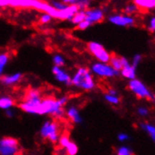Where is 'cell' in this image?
<instances>
[{
  "label": "cell",
  "instance_id": "603a6c76",
  "mask_svg": "<svg viewBox=\"0 0 155 155\" xmlns=\"http://www.w3.org/2000/svg\"><path fill=\"white\" fill-rule=\"evenodd\" d=\"M105 102L108 103L109 104L111 105H118L120 104V99L118 97V95H112V94H108V93H104V96Z\"/></svg>",
  "mask_w": 155,
  "mask_h": 155
},
{
  "label": "cell",
  "instance_id": "cb8c5ba5",
  "mask_svg": "<svg viewBox=\"0 0 155 155\" xmlns=\"http://www.w3.org/2000/svg\"><path fill=\"white\" fill-rule=\"evenodd\" d=\"M86 20V13L85 11H78L74 16L72 17V19L71 20V23L74 25H77L78 24H80L81 22H83Z\"/></svg>",
  "mask_w": 155,
  "mask_h": 155
},
{
  "label": "cell",
  "instance_id": "3957f363",
  "mask_svg": "<svg viewBox=\"0 0 155 155\" xmlns=\"http://www.w3.org/2000/svg\"><path fill=\"white\" fill-rule=\"evenodd\" d=\"M71 86L83 91H91L96 87V81L89 68L79 67L71 75Z\"/></svg>",
  "mask_w": 155,
  "mask_h": 155
},
{
  "label": "cell",
  "instance_id": "5b68a950",
  "mask_svg": "<svg viewBox=\"0 0 155 155\" xmlns=\"http://www.w3.org/2000/svg\"><path fill=\"white\" fill-rule=\"evenodd\" d=\"M39 134L41 139L48 140L53 144H56L58 142L61 135L59 124L54 120H46L41 124Z\"/></svg>",
  "mask_w": 155,
  "mask_h": 155
},
{
  "label": "cell",
  "instance_id": "484cf974",
  "mask_svg": "<svg viewBox=\"0 0 155 155\" xmlns=\"http://www.w3.org/2000/svg\"><path fill=\"white\" fill-rule=\"evenodd\" d=\"M71 142V138L68 134H62L59 137V140H58V146H59V149L64 150L66 149V147L69 145V143Z\"/></svg>",
  "mask_w": 155,
  "mask_h": 155
},
{
  "label": "cell",
  "instance_id": "f1b7e54d",
  "mask_svg": "<svg viewBox=\"0 0 155 155\" xmlns=\"http://www.w3.org/2000/svg\"><path fill=\"white\" fill-rule=\"evenodd\" d=\"M115 155H134V153H133V150L128 147V146L122 145L117 149Z\"/></svg>",
  "mask_w": 155,
  "mask_h": 155
},
{
  "label": "cell",
  "instance_id": "836d02e7",
  "mask_svg": "<svg viewBox=\"0 0 155 155\" xmlns=\"http://www.w3.org/2000/svg\"><path fill=\"white\" fill-rule=\"evenodd\" d=\"M117 140L120 141V142L124 143L126 141L130 140V135L128 134H126V133H120L117 135Z\"/></svg>",
  "mask_w": 155,
  "mask_h": 155
},
{
  "label": "cell",
  "instance_id": "e575fe53",
  "mask_svg": "<svg viewBox=\"0 0 155 155\" xmlns=\"http://www.w3.org/2000/svg\"><path fill=\"white\" fill-rule=\"evenodd\" d=\"M148 29L150 32L155 33V15L150 18L149 24H148Z\"/></svg>",
  "mask_w": 155,
  "mask_h": 155
},
{
  "label": "cell",
  "instance_id": "30bf717a",
  "mask_svg": "<svg viewBox=\"0 0 155 155\" xmlns=\"http://www.w3.org/2000/svg\"><path fill=\"white\" fill-rule=\"evenodd\" d=\"M108 22L117 26L129 27L134 25L135 19L134 16H129L121 13H113L108 16Z\"/></svg>",
  "mask_w": 155,
  "mask_h": 155
},
{
  "label": "cell",
  "instance_id": "d6986e66",
  "mask_svg": "<svg viewBox=\"0 0 155 155\" xmlns=\"http://www.w3.org/2000/svg\"><path fill=\"white\" fill-rule=\"evenodd\" d=\"M108 64L115 71L120 72V71L122 69V57L117 56V54H111V58L108 62Z\"/></svg>",
  "mask_w": 155,
  "mask_h": 155
},
{
  "label": "cell",
  "instance_id": "7a4b0ae2",
  "mask_svg": "<svg viewBox=\"0 0 155 155\" xmlns=\"http://www.w3.org/2000/svg\"><path fill=\"white\" fill-rule=\"evenodd\" d=\"M41 92L39 88L31 87L25 93L23 102L19 104V108L26 114L41 116V104L42 100Z\"/></svg>",
  "mask_w": 155,
  "mask_h": 155
},
{
  "label": "cell",
  "instance_id": "74e56055",
  "mask_svg": "<svg viewBox=\"0 0 155 155\" xmlns=\"http://www.w3.org/2000/svg\"><path fill=\"white\" fill-rule=\"evenodd\" d=\"M106 93H108V94H112V95H118V94H117V91L115 88H113V87L108 88L107 91H106Z\"/></svg>",
  "mask_w": 155,
  "mask_h": 155
},
{
  "label": "cell",
  "instance_id": "ffe728a7",
  "mask_svg": "<svg viewBox=\"0 0 155 155\" xmlns=\"http://www.w3.org/2000/svg\"><path fill=\"white\" fill-rule=\"evenodd\" d=\"M67 5H75L80 11H86L89 8L90 1L87 0H63Z\"/></svg>",
  "mask_w": 155,
  "mask_h": 155
},
{
  "label": "cell",
  "instance_id": "83f0119b",
  "mask_svg": "<svg viewBox=\"0 0 155 155\" xmlns=\"http://www.w3.org/2000/svg\"><path fill=\"white\" fill-rule=\"evenodd\" d=\"M49 3L54 8V10H57L58 12L64 11V10H66L67 7H68V5L64 1H58V0H53V1H50Z\"/></svg>",
  "mask_w": 155,
  "mask_h": 155
},
{
  "label": "cell",
  "instance_id": "d590c367",
  "mask_svg": "<svg viewBox=\"0 0 155 155\" xmlns=\"http://www.w3.org/2000/svg\"><path fill=\"white\" fill-rule=\"evenodd\" d=\"M137 113H138V115H139L140 117H147V116L149 115L150 111H149V109H148L147 107H145V106H140V107H138V109H137Z\"/></svg>",
  "mask_w": 155,
  "mask_h": 155
},
{
  "label": "cell",
  "instance_id": "ba28073f",
  "mask_svg": "<svg viewBox=\"0 0 155 155\" xmlns=\"http://www.w3.org/2000/svg\"><path fill=\"white\" fill-rule=\"evenodd\" d=\"M87 49L88 53L92 56L97 62L108 63L111 58V54L109 53L102 43L95 41H91L87 42Z\"/></svg>",
  "mask_w": 155,
  "mask_h": 155
},
{
  "label": "cell",
  "instance_id": "52a82bcc",
  "mask_svg": "<svg viewBox=\"0 0 155 155\" xmlns=\"http://www.w3.org/2000/svg\"><path fill=\"white\" fill-rule=\"evenodd\" d=\"M93 76H97L101 79H111L120 74V72L115 71L108 63L93 62L89 68Z\"/></svg>",
  "mask_w": 155,
  "mask_h": 155
},
{
  "label": "cell",
  "instance_id": "d4e9b609",
  "mask_svg": "<svg viewBox=\"0 0 155 155\" xmlns=\"http://www.w3.org/2000/svg\"><path fill=\"white\" fill-rule=\"evenodd\" d=\"M78 150H79V148H78L77 144L71 140L66 147V149L64 150L66 155H76L78 153Z\"/></svg>",
  "mask_w": 155,
  "mask_h": 155
},
{
  "label": "cell",
  "instance_id": "ac0fdd59",
  "mask_svg": "<svg viewBox=\"0 0 155 155\" xmlns=\"http://www.w3.org/2000/svg\"><path fill=\"white\" fill-rule=\"evenodd\" d=\"M11 56L8 52H0V77H2L5 74L6 67L10 62Z\"/></svg>",
  "mask_w": 155,
  "mask_h": 155
},
{
  "label": "cell",
  "instance_id": "277c9868",
  "mask_svg": "<svg viewBox=\"0 0 155 155\" xmlns=\"http://www.w3.org/2000/svg\"><path fill=\"white\" fill-rule=\"evenodd\" d=\"M41 116H51L54 120H63L66 117L65 108L58 104L57 98L52 96L43 97L41 104Z\"/></svg>",
  "mask_w": 155,
  "mask_h": 155
},
{
  "label": "cell",
  "instance_id": "7c38bea8",
  "mask_svg": "<svg viewBox=\"0 0 155 155\" xmlns=\"http://www.w3.org/2000/svg\"><path fill=\"white\" fill-rule=\"evenodd\" d=\"M52 74H53L54 79H56L58 83L63 84L65 86H71V75L64 68L53 66L52 67Z\"/></svg>",
  "mask_w": 155,
  "mask_h": 155
},
{
  "label": "cell",
  "instance_id": "8992f818",
  "mask_svg": "<svg viewBox=\"0 0 155 155\" xmlns=\"http://www.w3.org/2000/svg\"><path fill=\"white\" fill-rule=\"evenodd\" d=\"M128 88L132 93H134L139 99H147L150 102L155 103V95L150 90V88L146 86L143 82L137 78L129 81Z\"/></svg>",
  "mask_w": 155,
  "mask_h": 155
},
{
  "label": "cell",
  "instance_id": "9c48e42d",
  "mask_svg": "<svg viewBox=\"0 0 155 155\" xmlns=\"http://www.w3.org/2000/svg\"><path fill=\"white\" fill-rule=\"evenodd\" d=\"M21 150L20 143L12 136L0 138V155H18Z\"/></svg>",
  "mask_w": 155,
  "mask_h": 155
},
{
  "label": "cell",
  "instance_id": "4316f807",
  "mask_svg": "<svg viewBox=\"0 0 155 155\" xmlns=\"http://www.w3.org/2000/svg\"><path fill=\"white\" fill-rule=\"evenodd\" d=\"M138 12H139L138 8L136 7V5L134 2L127 4L124 8V14L129 15V16H133V14Z\"/></svg>",
  "mask_w": 155,
  "mask_h": 155
},
{
  "label": "cell",
  "instance_id": "9a60e30c",
  "mask_svg": "<svg viewBox=\"0 0 155 155\" xmlns=\"http://www.w3.org/2000/svg\"><path fill=\"white\" fill-rule=\"evenodd\" d=\"M23 80V74L20 71H16L11 74H4L0 77V83L5 87H13L20 83Z\"/></svg>",
  "mask_w": 155,
  "mask_h": 155
},
{
  "label": "cell",
  "instance_id": "7402d4cb",
  "mask_svg": "<svg viewBox=\"0 0 155 155\" xmlns=\"http://www.w3.org/2000/svg\"><path fill=\"white\" fill-rule=\"evenodd\" d=\"M52 62H53L54 66L60 67V68H63L66 64L65 58L63 57L61 54H54L52 57Z\"/></svg>",
  "mask_w": 155,
  "mask_h": 155
},
{
  "label": "cell",
  "instance_id": "5bb4252c",
  "mask_svg": "<svg viewBox=\"0 0 155 155\" xmlns=\"http://www.w3.org/2000/svg\"><path fill=\"white\" fill-rule=\"evenodd\" d=\"M65 117L72 123V124H81L83 122V117H82L79 109L76 105H69L65 108Z\"/></svg>",
  "mask_w": 155,
  "mask_h": 155
},
{
  "label": "cell",
  "instance_id": "4fadbf2b",
  "mask_svg": "<svg viewBox=\"0 0 155 155\" xmlns=\"http://www.w3.org/2000/svg\"><path fill=\"white\" fill-rule=\"evenodd\" d=\"M120 74L129 81L136 78V69L133 67L131 62L124 57H122V69L120 71Z\"/></svg>",
  "mask_w": 155,
  "mask_h": 155
},
{
  "label": "cell",
  "instance_id": "2e32d148",
  "mask_svg": "<svg viewBox=\"0 0 155 155\" xmlns=\"http://www.w3.org/2000/svg\"><path fill=\"white\" fill-rule=\"evenodd\" d=\"M15 106V100L8 96V95H2L0 96V109L1 110H8L12 109Z\"/></svg>",
  "mask_w": 155,
  "mask_h": 155
},
{
  "label": "cell",
  "instance_id": "e0dca14e",
  "mask_svg": "<svg viewBox=\"0 0 155 155\" xmlns=\"http://www.w3.org/2000/svg\"><path fill=\"white\" fill-rule=\"evenodd\" d=\"M134 3L142 11H152L155 10V0H134Z\"/></svg>",
  "mask_w": 155,
  "mask_h": 155
},
{
  "label": "cell",
  "instance_id": "d6a6232c",
  "mask_svg": "<svg viewBox=\"0 0 155 155\" xmlns=\"http://www.w3.org/2000/svg\"><path fill=\"white\" fill-rule=\"evenodd\" d=\"M58 99V104L62 106V107H66V105L68 104V103H69V100H70V98L67 96V95H63V96H60L59 98H57Z\"/></svg>",
  "mask_w": 155,
  "mask_h": 155
},
{
  "label": "cell",
  "instance_id": "1f68e13d",
  "mask_svg": "<svg viewBox=\"0 0 155 155\" xmlns=\"http://www.w3.org/2000/svg\"><path fill=\"white\" fill-rule=\"evenodd\" d=\"M90 26H91V25H90L87 21L85 20V21H83V22H81L80 24H78V25H76V28H77L78 30L84 31V30L88 29Z\"/></svg>",
  "mask_w": 155,
  "mask_h": 155
},
{
  "label": "cell",
  "instance_id": "8d00e7d4",
  "mask_svg": "<svg viewBox=\"0 0 155 155\" xmlns=\"http://www.w3.org/2000/svg\"><path fill=\"white\" fill-rule=\"evenodd\" d=\"M5 115L7 116V117L8 118H12L14 117L15 116V110L12 108V109H8V110H6L5 111Z\"/></svg>",
  "mask_w": 155,
  "mask_h": 155
},
{
  "label": "cell",
  "instance_id": "6da1fadb",
  "mask_svg": "<svg viewBox=\"0 0 155 155\" xmlns=\"http://www.w3.org/2000/svg\"><path fill=\"white\" fill-rule=\"evenodd\" d=\"M33 8L41 13H47L53 19H58L59 12L54 10L49 2L39 1V0H0V8Z\"/></svg>",
  "mask_w": 155,
  "mask_h": 155
},
{
  "label": "cell",
  "instance_id": "44dd1931",
  "mask_svg": "<svg viewBox=\"0 0 155 155\" xmlns=\"http://www.w3.org/2000/svg\"><path fill=\"white\" fill-rule=\"evenodd\" d=\"M140 127L144 132H146L150 136L152 141L155 143V125L148 123V122H145V123H141Z\"/></svg>",
  "mask_w": 155,
  "mask_h": 155
},
{
  "label": "cell",
  "instance_id": "4dcf8cb0",
  "mask_svg": "<svg viewBox=\"0 0 155 155\" xmlns=\"http://www.w3.org/2000/svg\"><path fill=\"white\" fill-rule=\"evenodd\" d=\"M142 60V57H141V54H136L134 56L133 59H132V62H131V65L133 67H134L135 69L137 68V66L140 64V62Z\"/></svg>",
  "mask_w": 155,
  "mask_h": 155
},
{
  "label": "cell",
  "instance_id": "f546056e",
  "mask_svg": "<svg viewBox=\"0 0 155 155\" xmlns=\"http://www.w3.org/2000/svg\"><path fill=\"white\" fill-rule=\"evenodd\" d=\"M54 19L52 18L51 15L47 14V13H41L40 17H39V23L41 25H48L50 24Z\"/></svg>",
  "mask_w": 155,
  "mask_h": 155
},
{
  "label": "cell",
  "instance_id": "8fae6325",
  "mask_svg": "<svg viewBox=\"0 0 155 155\" xmlns=\"http://www.w3.org/2000/svg\"><path fill=\"white\" fill-rule=\"evenodd\" d=\"M86 13V21H87L91 25L101 23L104 21L105 12L102 8H88L85 11Z\"/></svg>",
  "mask_w": 155,
  "mask_h": 155
}]
</instances>
